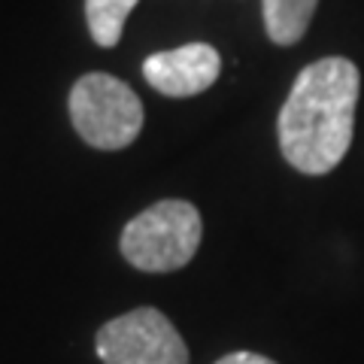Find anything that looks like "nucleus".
<instances>
[{"instance_id":"1","label":"nucleus","mask_w":364,"mask_h":364,"mask_svg":"<svg viewBox=\"0 0 364 364\" xmlns=\"http://www.w3.org/2000/svg\"><path fill=\"white\" fill-rule=\"evenodd\" d=\"M361 76L349 58L306 64L279 109L282 158L306 176H322L343 161L355 131Z\"/></svg>"},{"instance_id":"4","label":"nucleus","mask_w":364,"mask_h":364,"mask_svg":"<svg viewBox=\"0 0 364 364\" xmlns=\"http://www.w3.org/2000/svg\"><path fill=\"white\" fill-rule=\"evenodd\" d=\"M97 358L104 364H188L186 340L173 322L152 306H136L97 331Z\"/></svg>"},{"instance_id":"2","label":"nucleus","mask_w":364,"mask_h":364,"mask_svg":"<svg viewBox=\"0 0 364 364\" xmlns=\"http://www.w3.org/2000/svg\"><path fill=\"white\" fill-rule=\"evenodd\" d=\"M203 222L195 203L188 200H158L149 210L124 225L122 255L128 264L146 273H170L186 267L200 246Z\"/></svg>"},{"instance_id":"5","label":"nucleus","mask_w":364,"mask_h":364,"mask_svg":"<svg viewBox=\"0 0 364 364\" xmlns=\"http://www.w3.org/2000/svg\"><path fill=\"white\" fill-rule=\"evenodd\" d=\"M222 70V58L210 43H186L179 49L155 52L143 61V76L167 97H195L207 91Z\"/></svg>"},{"instance_id":"3","label":"nucleus","mask_w":364,"mask_h":364,"mask_svg":"<svg viewBox=\"0 0 364 364\" xmlns=\"http://www.w3.org/2000/svg\"><path fill=\"white\" fill-rule=\"evenodd\" d=\"M70 122L95 149H124L143 131V104L122 79L85 73L70 88Z\"/></svg>"},{"instance_id":"8","label":"nucleus","mask_w":364,"mask_h":364,"mask_svg":"<svg viewBox=\"0 0 364 364\" xmlns=\"http://www.w3.org/2000/svg\"><path fill=\"white\" fill-rule=\"evenodd\" d=\"M215 364H277V361H270V358H264V355H258V352H231V355L219 358Z\"/></svg>"},{"instance_id":"6","label":"nucleus","mask_w":364,"mask_h":364,"mask_svg":"<svg viewBox=\"0 0 364 364\" xmlns=\"http://www.w3.org/2000/svg\"><path fill=\"white\" fill-rule=\"evenodd\" d=\"M264 4V28L277 46H294L313 21L318 0H261Z\"/></svg>"},{"instance_id":"7","label":"nucleus","mask_w":364,"mask_h":364,"mask_svg":"<svg viewBox=\"0 0 364 364\" xmlns=\"http://www.w3.org/2000/svg\"><path fill=\"white\" fill-rule=\"evenodd\" d=\"M140 0H85V18L91 40L104 49H112L122 40L124 21Z\"/></svg>"}]
</instances>
